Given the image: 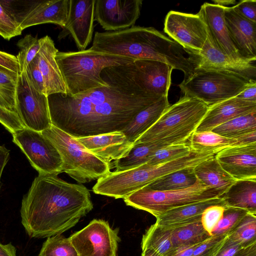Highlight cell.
Wrapping results in <instances>:
<instances>
[{
    "instance_id": "obj_28",
    "label": "cell",
    "mask_w": 256,
    "mask_h": 256,
    "mask_svg": "<svg viewBox=\"0 0 256 256\" xmlns=\"http://www.w3.org/2000/svg\"><path fill=\"white\" fill-rule=\"evenodd\" d=\"M173 246L170 229L155 222L143 235L141 256H168Z\"/></svg>"
},
{
    "instance_id": "obj_9",
    "label": "cell",
    "mask_w": 256,
    "mask_h": 256,
    "mask_svg": "<svg viewBox=\"0 0 256 256\" xmlns=\"http://www.w3.org/2000/svg\"><path fill=\"white\" fill-rule=\"evenodd\" d=\"M16 112L24 128L28 129L42 132L52 126L48 96L34 88L26 72L18 76Z\"/></svg>"
},
{
    "instance_id": "obj_46",
    "label": "cell",
    "mask_w": 256,
    "mask_h": 256,
    "mask_svg": "<svg viewBox=\"0 0 256 256\" xmlns=\"http://www.w3.org/2000/svg\"><path fill=\"white\" fill-rule=\"evenodd\" d=\"M236 97L245 100L256 102V81H252Z\"/></svg>"
},
{
    "instance_id": "obj_43",
    "label": "cell",
    "mask_w": 256,
    "mask_h": 256,
    "mask_svg": "<svg viewBox=\"0 0 256 256\" xmlns=\"http://www.w3.org/2000/svg\"><path fill=\"white\" fill-rule=\"evenodd\" d=\"M232 7L241 16L256 23V1L255 0H241Z\"/></svg>"
},
{
    "instance_id": "obj_3",
    "label": "cell",
    "mask_w": 256,
    "mask_h": 256,
    "mask_svg": "<svg viewBox=\"0 0 256 256\" xmlns=\"http://www.w3.org/2000/svg\"><path fill=\"white\" fill-rule=\"evenodd\" d=\"M56 60L66 84L68 94L74 96L108 85L106 68L132 64L134 60L90 48L77 52H58Z\"/></svg>"
},
{
    "instance_id": "obj_37",
    "label": "cell",
    "mask_w": 256,
    "mask_h": 256,
    "mask_svg": "<svg viewBox=\"0 0 256 256\" xmlns=\"http://www.w3.org/2000/svg\"><path fill=\"white\" fill-rule=\"evenodd\" d=\"M192 152L186 144L169 145L156 151L146 164L155 165L168 162L186 156Z\"/></svg>"
},
{
    "instance_id": "obj_34",
    "label": "cell",
    "mask_w": 256,
    "mask_h": 256,
    "mask_svg": "<svg viewBox=\"0 0 256 256\" xmlns=\"http://www.w3.org/2000/svg\"><path fill=\"white\" fill-rule=\"evenodd\" d=\"M20 49L16 56L19 66V75L26 72L30 63L34 58L41 46V39L26 34L17 42Z\"/></svg>"
},
{
    "instance_id": "obj_2",
    "label": "cell",
    "mask_w": 256,
    "mask_h": 256,
    "mask_svg": "<svg viewBox=\"0 0 256 256\" xmlns=\"http://www.w3.org/2000/svg\"><path fill=\"white\" fill-rule=\"evenodd\" d=\"M93 208L84 185L38 174L22 200L21 222L30 237L48 238L72 228Z\"/></svg>"
},
{
    "instance_id": "obj_21",
    "label": "cell",
    "mask_w": 256,
    "mask_h": 256,
    "mask_svg": "<svg viewBox=\"0 0 256 256\" xmlns=\"http://www.w3.org/2000/svg\"><path fill=\"white\" fill-rule=\"evenodd\" d=\"M70 0L36 2L18 20L22 30L31 26L53 23L64 27L67 21Z\"/></svg>"
},
{
    "instance_id": "obj_22",
    "label": "cell",
    "mask_w": 256,
    "mask_h": 256,
    "mask_svg": "<svg viewBox=\"0 0 256 256\" xmlns=\"http://www.w3.org/2000/svg\"><path fill=\"white\" fill-rule=\"evenodd\" d=\"M41 39V46L38 54V66L42 74L46 96L61 93L68 94V90L56 60L58 50L48 36Z\"/></svg>"
},
{
    "instance_id": "obj_31",
    "label": "cell",
    "mask_w": 256,
    "mask_h": 256,
    "mask_svg": "<svg viewBox=\"0 0 256 256\" xmlns=\"http://www.w3.org/2000/svg\"><path fill=\"white\" fill-rule=\"evenodd\" d=\"M170 229L174 246L198 244L211 236L203 228L201 220Z\"/></svg>"
},
{
    "instance_id": "obj_6",
    "label": "cell",
    "mask_w": 256,
    "mask_h": 256,
    "mask_svg": "<svg viewBox=\"0 0 256 256\" xmlns=\"http://www.w3.org/2000/svg\"><path fill=\"white\" fill-rule=\"evenodd\" d=\"M253 80L226 72L197 69L179 84L184 96L196 98L208 107L236 96Z\"/></svg>"
},
{
    "instance_id": "obj_10",
    "label": "cell",
    "mask_w": 256,
    "mask_h": 256,
    "mask_svg": "<svg viewBox=\"0 0 256 256\" xmlns=\"http://www.w3.org/2000/svg\"><path fill=\"white\" fill-rule=\"evenodd\" d=\"M164 30L190 56L200 52L208 36L206 25L198 13L170 11L165 18Z\"/></svg>"
},
{
    "instance_id": "obj_17",
    "label": "cell",
    "mask_w": 256,
    "mask_h": 256,
    "mask_svg": "<svg viewBox=\"0 0 256 256\" xmlns=\"http://www.w3.org/2000/svg\"><path fill=\"white\" fill-rule=\"evenodd\" d=\"M224 20L230 37L241 56L256 60V23L241 16L233 7H225Z\"/></svg>"
},
{
    "instance_id": "obj_18",
    "label": "cell",
    "mask_w": 256,
    "mask_h": 256,
    "mask_svg": "<svg viewBox=\"0 0 256 256\" xmlns=\"http://www.w3.org/2000/svg\"><path fill=\"white\" fill-rule=\"evenodd\" d=\"M138 77L150 93L162 98L168 96L173 68L166 63L150 60H134Z\"/></svg>"
},
{
    "instance_id": "obj_30",
    "label": "cell",
    "mask_w": 256,
    "mask_h": 256,
    "mask_svg": "<svg viewBox=\"0 0 256 256\" xmlns=\"http://www.w3.org/2000/svg\"><path fill=\"white\" fill-rule=\"evenodd\" d=\"M194 168H186L171 172L156 180L142 188L157 191H169L190 187L196 180Z\"/></svg>"
},
{
    "instance_id": "obj_26",
    "label": "cell",
    "mask_w": 256,
    "mask_h": 256,
    "mask_svg": "<svg viewBox=\"0 0 256 256\" xmlns=\"http://www.w3.org/2000/svg\"><path fill=\"white\" fill-rule=\"evenodd\" d=\"M190 139V147L195 152H204L214 150H222L224 148L248 144L251 138L246 134L236 138H226L212 131L194 132Z\"/></svg>"
},
{
    "instance_id": "obj_13",
    "label": "cell",
    "mask_w": 256,
    "mask_h": 256,
    "mask_svg": "<svg viewBox=\"0 0 256 256\" xmlns=\"http://www.w3.org/2000/svg\"><path fill=\"white\" fill-rule=\"evenodd\" d=\"M142 0H95L94 20L106 30L116 31L134 26Z\"/></svg>"
},
{
    "instance_id": "obj_1",
    "label": "cell",
    "mask_w": 256,
    "mask_h": 256,
    "mask_svg": "<svg viewBox=\"0 0 256 256\" xmlns=\"http://www.w3.org/2000/svg\"><path fill=\"white\" fill-rule=\"evenodd\" d=\"M108 85L70 96H48L52 124L75 138L122 131L160 98L142 84L134 62L106 68Z\"/></svg>"
},
{
    "instance_id": "obj_15",
    "label": "cell",
    "mask_w": 256,
    "mask_h": 256,
    "mask_svg": "<svg viewBox=\"0 0 256 256\" xmlns=\"http://www.w3.org/2000/svg\"><path fill=\"white\" fill-rule=\"evenodd\" d=\"M215 158L235 180H256V142L224 148Z\"/></svg>"
},
{
    "instance_id": "obj_14",
    "label": "cell",
    "mask_w": 256,
    "mask_h": 256,
    "mask_svg": "<svg viewBox=\"0 0 256 256\" xmlns=\"http://www.w3.org/2000/svg\"><path fill=\"white\" fill-rule=\"evenodd\" d=\"M95 0H70L68 14L60 40L70 34L80 50H86L94 32Z\"/></svg>"
},
{
    "instance_id": "obj_33",
    "label": "cell",
    "mask_w": 256,
    "mask_h": 256,
    "mask_svg": "<svg viewBox=\"0 0 256 256\" xmlns=\"http://www.w3.org/2000/svg\"><path fill=\"white\" fill-rule=\"evenodd\" d=\"M38 256H78L70 238L56 234L47 238Z\"/></svg>"
},
{
    "instance_id": "obj_11",
    "label": "cell",
    "mask_w": 256,
    "mask_h": 256,
    "mask_svg": "<svg viewBox=\"0 0 256 256\" xmlns=\"http://www.w3.org/2000/svg\"><path fill=\"white\" fill-rule=\"evenodd\" d=\"M78 256H116L120 238L118 230L108 222L94 219L69 237Z\"/></svg>"
},
{
    "instance_id": "obj_29",
    "label": "cell",
    "mask_w": 256,
    "mask_h": 256,
    "mask_svg": "<svg viewBox=\"0 0 256 256\" xmlns=\"http://www.w3.org/2000/svg\"><path fill=\"white\" fill-rule=\"evenodd\" d=\"M160 142H144L134 144L128 154L124 158L114 160L115 171L126 170L144 164L154 153L160 148L168 146Z\"/></svg>"
},
{
    "instance_id": "obj_44",
    "label": "cell",
    "mask_w": 256,
    "mask_h": 256,
    "mask_svg": "<svg viewBox=\"0 0 256 256\" xmlns=\"http://www.w3.org/2000/svg\"><path fill=\"white\" fill-rule=\"evenodd\" d=\"M0 66L19 75V66L16 56L0 50Z\"/></svg>"
},
{
    "instance_id": "obj_45",
    "label": "cell",
    "mask_w": 256,
    "mask_h": 256,
    "mask_svg": "<svg viewBox=\"0 0 256 256\" xmlns=\"http://www.w3.org/2000/svg\"><path fill=\"white\" fill-rule=\"evenodd\" d=\"M242 246L228 236L215 256H233Z\"/></svg>"
},
{
    "instance_id": "obj_12",
    "label": "cell",
    "mask_w": 256,
    "mask_h": 256,
    "mask_svg": "<svg viewBox=\"0 0 256 256\" xmlns=\"http://www.w3.org/2000/svg\"><path fill=\"white\" fill-rule=\"evenodd\" d=\"M190 56L196 63V70L224 71L248 80H256V60L235 58L223 53L216 47L208 31L202 50L197 55Z\"/></svg>"
},
{
    "instance_id": "obj_20",
    "label": "cell",
    "mask_w": 256,
    "mask_h": 256,
    "mask_svg": "<svg viewBox=\"0 0 256 256\" xmlns=\"http://www.w3.org/2000/svg\"><path fill=\"white\" fill-rule=\"evenodd\" d=\"M256 112V102L233 97L208 107L195 132L211 131L234 118Z\"/></svg>"
},
{
    "instance_id": "obj_47",
    "label": "cell",
    "mask_w": 256,
    "mask_h": 256,
    "mask_svg": "<svg viewBox=\"0 0 256 256\" xmlns=\"http://www.w3.org/2000/svg\"><path fill=\"white\" fill-rule=\"evenodd\" d=\"M198 244L174 246L168 256H192Z\"/></svg>"
},
{
    "instance_id": "obj_50",
    "label": "cell",
    "mask_w": 256,
    "mask_h": 256,
    "mask_svg": "<svg viewBox=\"0 0 256 256\" xmlns=\"http://www.w3.org/2000/svg\"><path fill=\"white\" fill-rule=\"evenodd\" d=\"M16 248L11 243L2 244L0 242V256H16Z\"/></svg>"
},
{
    "instance_id": "obj_7",
    "label": "cell",
    "mask_w": 256,
    "mask_h": 256,
    "mask_svg": "<svg viewBox=\"0 0 256 256\" xmlns=\"http://www.w3.org/2000/svg\"><path fill=\"white\" fill-rule=\"evenodd\" d=\"M224 193L208 187L197 178L190 187L176 190L157 191L142 188L124 198L127 206L146 211L156 218L186 204L222 197Z\"/></svg>"
},
{
    "instance_id": "obj_41",
    "label": "cell",
    "mask_w": 256,
    "mask_h": 256,
    "mask_svg": "<svg viewBox=\"0 0 256 256\" xmlns=\"http://www.w3.org/2000/svg\"><path fill=\"white\" fill-rule=\"evenodd\" d=\"M226 207L213 205L207 208L202 212L201 222L204 229L212 236V232L222 218Z\"/></svg>"
},
{
    "instance_id": "obj_4",
    "label": "cell",
    "mask_w": 256,
    "mask_h": 256,
    "mask_svg": "<svg viewBox=\"0 0 256 256\" xmlns=\"http://www.w3.org/2000/svg\"><path fill=\"white\" fill-rule=\"evenodd\" d=\"M208 106L194 98L184 96L170 106L158 120L134 143L186 144L204 116Z\"/></svg>"
},
{
    "instance_id": "obj_19",
    "label": "cell",
    "mask_w": 256,
    "mask_h": 256,
    "mask_svg": "<svg viewBox=\"0 0 256 256\" xmlns=\"http://www.w3.org/2000/svg\"><path fill=\"white\" fill-rule=\"evenodd\" d=\"M224 8L205 2L201 6L198 13L206 23L208 31L218 50L232 57L244 58L229 34L224 16Z\"/></svg>"
},
{
    "instance_id": "obj_42",
    "label": "cell",
    "mask_w": 256,
    "mask_h": 256,
    "mask_svg": "<svg viewBox=\"0 0 256 256\" xmlns=\"http://www.w3.org/2000/svg\"><path fill=\"white\" fill-rule=\"evenodd\" d=\"M25 72L34 88L39 92L46 95L44 78L38 66V54L28 65Z\"/></svg>"
},
{
    "instance_id": "obj_32",
    "label": "cell",
    "mask_w": 256,
    "mask_h": 256,
    "mask_svg": "<svg viewBox=\"0 0 256 256\" xmlns=\"http://www.w3.org/2000/svg\"><path fill=\"white\" fill-rule=\"evenodd\" d=\"M211 131L231 138H236L256 131V112L231 120L214 128Z\"/></svg>"
},
{
    "instance_id": "obj_8",
    "label": "cell",
    "mask_w": 256,
    "mask_h": 256,
    "mask_svg": "<svg viewBox=\"0 0 256 256\" xmlns=\"http://www.w3.org/2000/svg\"><path fill=\"white\" fill-rule=\"evenodd\" d=\"M13 142L21 150L38 174L62 172V161L58 150L41 132L24 128L12 134Z\"/></svg>"
},
{
    "instance_id": "obj_27",
    "label": "cell",
    "mask_w": 256,
    "mask_h": 256,
    "mask_svg": "<svg viewBox=\"0 0 256 256\" xmlns=\"http://www.w3.org/2000/svg\"><path fill=\"white\" fill-rule=\"evenodd\" d=\"M226 207L256 214V180H237L222 196Z\"/></svg>"
},
{
    "instance_id": "obj_23",
    "label": "cell",
    "mask_w": 256,
    "mask_h": 256,
    "mask_svg": "<svg viewBox=\"0 0 256 256\" xmlns=\"http://www.w3.org/2000/svg\"><path fill=\"white\" fill-rule=\"evenodd\" d=\"M216 204L226 207L222 196L202 200L170 210L157 217L156 223L162 228H172L201 220L204 211Z\"/></svg>"
},
{
    "instance_id": "obj_38",
    "label": "cell",
    "mask_w": 256,
    "mask_h": 256,
    "mask_svg": "<svg viewBox=\"0 0 256 256\" xmlns=\"http://www.w3.org/2000/svg\"><path fill=\"white\" fill-rule=\"evenodd\" d=\"M22 31L14 14L6 4L0 1V36L9 40L20 35Z\"/></svg>"
},
{
    "instance_id": "obj_36",
    "label": "cell",
    "mask_w": 256,
    "mask_h": 256,
    "mask_svg": "<svg viewBox=\"0 0 256 256\" xmlns=\"http://www.w3.org/2000/svg\"><path fill=\"white\" fill-rule=\"evenodd\" d=\"M248 212L244 209L226 207L222 218L212 232V235H230Z\"/></svg>"
},
{
    "instance_id": "obj_16",
    "label": "cell",
    "mask_w": 256,
    "mask_h": 256,
    "mask_svg": "<svg viewBox=\"0 0 256 256\" xmlns=\"http://www.w3.org/2000/svg\"><path fill=\"white\" fill-rule=\"evenodd\" d=\"M88 152L110 166L126 156L134 146L122 131L76 138Z\"/></svg>"
},
{
    "instance_id": "obj_51",
    "label": "cell",
    "mask_w": 256,
    "mask_h": 256,
    "mask_svg": "<svg viewBox=\"0 0 256 256\" xmlns=\"http://www.w3.org/2000/svg\"><path fill=\"white\" fill-rule=\"evenodd\" d=\"M214 4L223 7H227L226 6L234 4L236 3L234 0H213Z\"/></svg>"
},
{
    "instance_id": "obj_25",
    "label": "cell",
    "mask_w": 256,
    "mask_h": 256,
    "mask_svg": "<svg viewBox=\"0 0 256 256\" xmlns=\"http://www.w3.org/2000/svg\"><path fill=\"white\" fill-rule=\"evenodd\" d=\"M194 172L201 182L224 194L236 181L222 168L215 156L198 164Z\"/></svg>"
},
{
    "instance_id": "obj_40",
    "label": "cell",
    "mask_w": 256,
    "mask_h": 256,
    "mask_svg": "<svg viewBox=\"0 0 256 256\" xmlns=\"http://www.w3.org/2000/svg\"><path fill=\"white\" fill-rule=\"evenodd\" d=\"M228 235H212L198 244L192 256H215L222 246Z\"/></svg>"
},
{
    "instance_id": "obj_5",
    "label": "cell",
    "mask_w": 256,
    "mask_h": 256,
    "mask_svg": "<svg viewBox=\"0 0 256 256\" xmlns=\"http://www.w3.org/2000/svg\"><path fill=\"white\" fill-rule=\"evenodd\" d=\"M61 156L62 172L80 184L89 182L108 174L110 166L88 152L76 138L52 124L42 132Z\"/></svg>"
},
{
    "instance_id": "obj_35",
    "label": "cell",
    "mask_w": 256,
    "mask_h": 256,
    "mask_svg": "<svg viewBox=\"0 0 256 256\" xmlns=\"http://www.w3.org/2000/svg\"><path fill=\"white\" fill-rule=\"evenodd\" d=\"M228 237L242 248L256 242V214L248 213Z\"/></svg>"
},
{
    "instance_id": "obj_48",
    "label": "cell",
    "mask_w": 256,
    "mask_h": 256,
    "mask_svg": "<svg viewBox=\"0 0 256 256\" xmlns=\"http://www.w3.org/2000/svg\"><path fill=\"white\" fill-rule=\"evenodd\" d=\"M10 158V150L4 146L0 145V192L1 189V176L4 169Z\"/></svg>"
},
{
    "instance_id": "obj_39",
    "label": "cell",
    "mask_w": 256,
    "mask_h": 256,
    "mask_svg": "<svg viewBox=\"0 0 256 256\" xmlns=\"http://www.w3.org/2000/svg\"><path fill=\"white\" fill-rule=\"evenodd\" d=\"M0 123L12 134L24 128L17 114L10 109L8 104L0 94Z\"/></svg>"
},
{
    "instance_id": "obj_49",
    "label": "cell",
    "mask_w": 256,
    "mask_h": 256,
    "mask_svg": "<svg viewBox=\"0 0 256 256\" xmlns=\"http://www.w3.org/2000/svg\"><path fill=\"white\" fill-rule=\"evenodd\" d=\"M233 256H256V242L240 248Z\"/></svg>"
},
{
    "instance_id": "obj_24",
    "label": "cell",
    "mask_w": 256,
    "mask_h": 256,
    "mask_svg": "<svg viewBox=\"0 0 256 256\" xmlns=\"http://www.w3.org/2000/svg\"><path fill=\"white\" fill-rule=\"evenodd\" d=\"M168 96H164L138 112L122 131L132 144L150 128L170 106Z\"/></svg>"
}]
</instances>
